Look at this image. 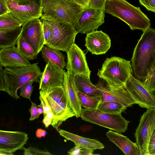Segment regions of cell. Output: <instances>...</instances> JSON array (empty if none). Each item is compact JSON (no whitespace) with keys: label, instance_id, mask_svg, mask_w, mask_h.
I'll return each mask as SVG.
<instances>
[{"label":"cell","instance_id":"1","mask_svg":"<svg viewBox=\"0 0 155 155\" xmlns=\"http://www.w3.org/2000/svg\"><path fill=\"white\" fill-rule=\"evenodd\" d=\"M155 57V29L143 32L134 48L131 64L136 78L144 82Z\"/></svg>","mask_w":155,"mask_h":155},{"label":"cell","instance_id":"29","mask_svg":"<svg viewBox=\"0 0 155 155\" xmlns=\"http://www.w3.org/2000/svg\"><path fill=\"white\" fill-rule=\"evenodd\" d=\"M22 24L11 15L7 13L0 15V29L21 26Z\"/></svg>","mask_w":155,"mask_h":155},{"label":"cell","instance_id":"11","mask_svg":"<svg viewBox=\"0 0 155 155\" xmlns=\"http://www.w3.org/2000/svg\"><path fill=\"white\" fill-rule=\"evenodd\" d=\"M125 87L140 107L147 109L155 108V95L144 82L131 75L125 84Z\"/></svg>","mask_w":155,"mask_h":155},{"label":"cell","instance_id":"8","mask_svg":"<svg viewBox=\"0 0 155 155\" xmlns=\"http://www.w3.org/2000/svg\"><path fill=\"white\" fill-rule=\"evenodd\" d=\"M10 11L8 13L18 20L22 25L26 22L41 18L42 5L30 0H5Z\"/></svg>","mask_w":155,"mask_h":155},{"label":"cell","instance_id":"27","mask_svg":"<svg viewBox=\"0 0 155 155\" xmlns=\"http://www.w3.org/2000/svg\"><path fill=\"white\" fill-rule=\"evenodd\" d=\"M127 107L120 103L114 101L102 102L97 109L106 113H121L125 111Z\"/></svg>","mask_w":155,"mask_h":155},{"label":"cell","instance_id":"44","mask_svg":"<svg viewBox=\"0 0 155 155\" xmlns=\"http://www.w3.org/2000/svg\"><path fill=\"white\" fill-rule=\"evenodd\" d=\"M52 119L49 118L45 116L44 117L42 120V123L44 125L45 127H48L51 124Z\"/></svg>","mask_w":155,"mask_h":155},{"label":"cell","instance_id":"25","mask_svg":"<svg viewBox=\"0 0 155 155\" xmlns=\"http://www.w3.org/2000/svg\"><path fill=\"white\" fill-rule=\"evenodd\" d=\"M41 52L42 57L46 63L49 62L62 69L66 67L65 57L60 51L46 45L44 46Z\"/></svg>","mask_w":155,"mask_h":155},{"label":"cell","instance_id":"19","mask_svg":"<svg viewBox=\"0 0 155 155\" xmlns=\"http://www.w3.org/2000/svg\"><path fill=\"white\" fill-rule=\"evenodd\" d=\"M31 64L16 47L0 49V65L2 67L21 68Z\"/></svg>","mask_w":155,"mask_h":155},{"label":"cell","instance_id":"45","mask_svg":"<svg viewBox=\"0 0 155 155\" xmlns=\"http://www.w3.org/2000/svg\"><path fill=\"white\" fill-rule=\"evenodd\" d=\"M155 73V57H154L153 63L150 67L149 72L148 73V77L151 75Z\"/></svg>","mask_w":155,"mask_h":155},{"label":"cell","instance_id":"43","mask_svg":"<svg viewBox=\"0 0 155 155\" xmlns=\"http://www.w3.org/2000/svg\"><path fill=\"white\" fill-rule=\"evenodd\" d=\"M2 67L0 65V91H3L4 88V81Z\"/></svg>","mask_w":155,"mask_h":155},{"label":"cell","instance_id":"17","mask_svg":"<svg viewBox=\"0 0 155 155\" xmlns=\"http://www.w3.org/2000/svg\"><path fill=\"white\" fill-rule=\"evenodd\" d=\"M39 94L44 97L51 108L54 116L51 125L57 130L63 122L75 116L68 102L57 103L42 91L40 90Z\"/></svg>","mask_w":155,"mask_h":155},{"label":"cell","instance_id":"41","mask_svg":"<svg viewBox=\"0 0 155 155\" xmlns=\"http://www.w3.org/2000/svg\"><path fill=\"white\" fill-rule=\"evenodd\" d=\"M47 134L46 130L41 128L38 129L35 133L36 136L39 139H41L42 137H45Z\"/></svg>","mask_w":155,"mask_h":155},{"label":"cell","instance_id":"40","mask_svg":"<svg viewBox=\"0 0 155 155\" xmlns=\"http://www.w3.org/2000/svg\"><path fill=\"white\" fill-rule=\"evenodd\" d=\"M10 11L6 5L5 0H0V15L9 12Z\"/></svg>","mask_w":155,"mask_h":155},{"label":"cell","instance_id":"47","mask_svg":"<svg viewBox=\"0 0 155 155\" xmlns=\"http://www.w3.org/2000/svg\"><path fill=\"white\" fill-rule=\"evenodd\" d=\"M33 1L36 3H38L42 5V0H30Z\"/></svg>","mask_w":155,"mask_h":155},{"label":"cell","instance_id":"13","mask_svg":"<svg viewBox=\"0 0 155 155\" xmlns=\"http://www.w3.org/2000/svg\"><path fill=\"white\" fill-rule=\"evenodd\" d=\"M21 36L33 48L37 55L41 51L45 44L42 21L36 18L22 24Z\"/></svg>","mask_w":155,"mask_h":155},{"label":"cell","instance_id":"9","mask_svg":"<svg viewBox=\"0 0 155 155\" xmlns=\"http://www.w3.org/2000/svg\"><path fill=\"white\" fill-rule=\"evenodd\" d=\"M155 127V108L147 109L141 116L134 136L141 155H149L148 146L153 131Z\"/></svg>","mask_w":155,"mask_h":155},{"label":"cell","instance_id":"42","mask_svg":"<svg viewBox=\"0 0 155 155\" xmlns=\"http://www.w3.org/2000/svg\"><path fill=\"white\" fill-rule=\"evenodd\" d=\"M76 3L80 5L83 9L87 8L90 0H73Z\"/></svg>","mask_w":155,"mask_h":155},{"label":"cell","instance_id":"28","mask_svg":"<svg viewBox=\"0 0 155 155\" xmlns=\"http://www.w3.org/2000/svg\"><path fill=\"white\" fill-rule=\"evenodd\" d=\"M17 48L19 52L29 60H33L37 58L32 47L21 36L17 43Z\"/></svg>","mask_w":155,"mask_h":155},{"label":"cell","instance_id":"31","mask_svg":"<svg viewBox=\"0 0 155 155\" xmlns=\"http://www.w3.org/2000/svg\"><path fill=\"white\" fill-rule=\"evenodd\" d=\"M34 82L33 81H30L22 86L19 89L20 96L31 101L30 97L33 90L32 84Z\"/></svg>","mask_w":155,"mask_h":155},{"label":"cell","instance_id":"2","mask_svg":"<svg viewBox=\"0 0 155 155\" xmlns=\"http://www.w3.org/2000/svg\"><path fill=\"white\" fill-rule=\"evenodd\" d=\"M104 12L125 22L132 30L139 29L143 32L151 25L150 20L140 7L126 0H106Z\"/></svg>","mask_w":155,"mask_h":155},{"label":"cell","instance_id":"4","mask_svg":"<svg viewBox=\"0 0 155 155\" xmlns=\"http://www.w3.org/2000/svg\"><path fill=\"white\" fill-rule=\"evenodd\" d=\"M133 72L130 61L114 56L106 59L97 75L107 86L118 88L125 86Z\"/></svg>","mask_w":155,"mask_h":155},{"label":"cell","instance_id":"20","mask_svg":"<svg viewBox=\"0 0 155 155\" xmlns=\"http://www.w3.org/2000/svg\"><path fill=\"white\" fill-rule=\"evenodd\" d=\"M63 85L70 107L76 117H80L82 107L78 96V90L75 84L74 75L65 71Z\"/></svg>","mask_w":155,"mask_h":155},{"label":"cell","instance_id":"38","mask_svg":"<svg viewBox=\"0 0 155 155\" xmlns=\"http://www.w3.org/2000/svg\"><path fill=\"white\" fill-rule=\"evenodd\" d=\"M39 98L41 101V103L38 106L40 107L43 108L44 110L43 116L44 117H45L48 113L51 111V108L43 96L40 94Z\"/></svg>","mask_w":155,"mask_h":155},{"label":"cell","instance_id":"18","mask_svg":"<svg viewBox=\"0 0 155 155\" xmlns=\"http://www.w3.org/2000/svg\"><path fill=\"white\" fill-rule=\"evenodd\" d=\"M85 45L92 54H104L111 47V39L102 31H94L87 34Z\"/></svg>","mask_w":155,"mask_h":155},{"label":"cell","instance_id":"6","mask_svg":"<svg viewBox=\"0 0 155 155\" xmlns=\"http://www.w3.org/2000/svg\"><path fill=\"white\" fill-rule=\"evenodd\" d=\"M80 117L82 120L121 134L127 129L130 121L121 113L112 114L100 111L97 109H85L82 108Z\"/></svg>","mask_w":155,"mask_h":155},{"label":"cell","instance_id":"36","mask_svg":"<svg viewBox=\"0 0 155 155\" xmlns=\"http://www.w3.org/2000/svg\"><path fill=\"white\" fill-rule=\"evenodd\" d=\"M140 4L148 11L155 12V0H139Z\"/></svg>","mask_w":155,"mask_h":155},{"label":"cell","instance_id":"32","mask_svg":"<svg viewBox=\"0 0 155 155\" xmlns=\"http://www.w3.org/2000/svg\"><path fill=\"white\" fill-rule=\"evenodd\" d=\"M23 154L25 155H51L53 154L47 149L42 150L39 148L30 146L26 148L24 147L22 149Z\"/></svg>","mask_w":155,"mask_h":155},{"label":"cell","instance_id":"48","mask_svg":"<svg viewBox=\"0 0 155 155\" xmlns=\"http://www.w3.org/2000/svg\"><path fill=\"white\" fill-rule=\"evenodd\" d=\"M153 93L155 95V91H153Z\"/></svg>","mask_w":155,"mask_h":155},{"label":"cell","instance_id":"39","mask_svg":"<svg viewBox=\"0 0 155 155\" xmlns=\"http://www.w3.org/2000/svg\"><path fill=\"white\" fill-rule=\"evenodd\" d=\"M144 83L153 91H155V73L148 77Z\"/></svg>","mask_w":155,"mask_h":155},{"label":"cell","instance_id":"24","mask_svg":"<svg viewBox=\"0 0 155 155\" xmlns=\"http://www.w3.org/2000/svg\"><path fill=\"white\" fill-rule=\"evenodd\" d=\"M22 29V26L0 29V49L15 47Z\"/></svg>","mask_w":155,"mask_h":155},{"label":"cell","instance_id":"7","mask_svg":"<svg viewBox=\"0 0 155 155\" xmlns=\"http://www.w3.org/2000/svg\"><path fill=\"white\" fill-rule=\"evenodd\" d=\"M44 14L73 23L83 9L73 0H42Z\"/></svg>","mask_w":155,"mask_h":155},{"label":"cell","instance_id":"14","mask_svg":"<svg viewBox=\"0 0 155 155\" xmlns=\"http://www.w3.org/2000/svg\"><path fill=\"white\" fill-rule=\"evenodd\" d=\"M66 52L67 63L66 68L67 73L74 75H83L90 78L91 71L84 51L74 43Z\"/></svg>","mask_w":155,"mask_h":155},{"label":"cell","instance_id":"15","mask_svg":"<svg viewBox=\"0 0 155 155\" xmlns=\"http://www.w3.org/2000/svg\"><path fill=\"white\" fill-rule=\"evenodd\" d=\"M96 85L101 91L102 102L114 101L120 103L127 107L136 104L125 86L111 88L106 84L100 82Z\"/></svg>","mask_w":155,"mask_h":155},{"label":"cell","instance_id":"16","mask_svg":"<svg viewBox=\"0 0 155 155\" xmlns=\"http://www.w3.org/2000/svg\"><path fill=\"white\" fill-rule=\"evenodd\" d=\"M65 72L49 62L46 63L40 78L39 90L44 91L63 85Z\"/></svg>","mask_w":155,"mask_h":155},{"label":"cell","instance_id":"26","mask_svg":"<svg viewBox=\"0 0 155 155\" xmlns=\"http://www.w3.org/2000/svg\"><path fill=\"white\" fill-rule=\"evenodd\" d=\"M78 96L81 107L85 109H97L101 103V97H95L85 94L79 91Z\"/></svg>","mask_w":155,"mask_h":155},{"label":"cell","instance_id":"21","mask_svg":"<svg viewBox=\"0 0 155 155\" xmlns=\"http://www.w3.org/2000/svg\"><path fill=\"white\" fill-rule=\"evenodd\" d=\"M109 140L117 147L126 155H141L140 149L137 143L130 140L121 134L110 130L106 133Z\"/></svg>","mask_w":155,"mask_h":155},{"label":"cell","instance_id":"46","mask_svg":"<svg viewBox=\"0 0 155 155\" xmlns=\"http://www.w3.org/2000/svg\"><path fill=\"white\" fill-rule=\"evenodd\" d=\"M38 111L39 113L40 114H43L44 110L42 107H38Z\"/></svg>","mask_w":155,"mask_h":155},{"label":"cell","instance_id":"34","mask_svg":"<svg viewBox=\"0 0 155 155\" xmlns=\"http://www.w3.org/2000/svg\"><path fill=\"white\" fill-rule=\"evenodd\" d=\"M106 0H90L87 7L104 10Z\"/></svg>","mask_w":155,"mask_h":155},{"label":"cell","instance_id":"5","mask_svg":"<svg viewBox=\"0 0 155 155\" xmlns=\"http://www.w3.org/2000/svg\"><path fill=\"white\" fill-rule=\"evenodd\" d=\"M41 19L46 21L51 26L52 35L46 44L51 48L66 51L74 43L78 33L72 23L43 14Z\"/></svg>","mask_w":155,"mask_h":155},{"label":"cell","instance_id":"33","mask_svg":"<svg viewBox=\"0 0 155 155\" xmlns=\"http://www.w3.org/2000/svg\"><path fill=\"white\" fill-rule=\"evenodd\" d=\"M42 21L43 33L45 40V44L46 45L50 41L52 35L51 28L49 24L43 19H41Z\"/></svg>","mask_w":155,"mask_h":155},{"label":"cell","instance_id":"23","mask_svg":"<svg viewBox=\"0 0 155 155\" xmlns=\"http://www.w3.org/2000/svg\"><path fill=\"white\" fill-rule=\"evenodd\" d=\"M74 76L75 84L79 91L90 96L101 97L100 90L96 85L92 83L90 78L83 75Z\"/></svg>","mask_w":155,"mask_h":155},{"label":"cell","instance_id":"30","mask_svg":"<svg viewBox=\"0 0 155 155\" xmlns=\"http://www.w3.org/2000/svg\"><path fill=\"white\" fill-rule=\"evenodd\" d=\"M94 150L89 149L83 147L75 145L68 152L69 155H94L99 154L94 153Z\"/></svg>","mask_w":155,"mask_h":155},{"label":"cell","instance_id":"10","mask_svg":"<svg viewBox=\"0 0 155 155\" xmlns=\"http://www.w3.org/2000/svg\"><path fill=\"white\" fill-rule=\"evenodd\" d=\"M104 10L87 7L77 15L73 24L78 33L87 34L104 23Z\"/></svg>","mask_w":155,"mask_h":155},{"label":"cell","instance_id":"3","mask_svg":"<svg viewBox=\"0 0 155 155\" xmlns=\"http://www.w3.org/2000/svg\"><path fill=\"white\" fill-rule=\"evenodd\" d=\"M42 72L38 62L23 68H5L3 70L4 81L3 90L13 98H20L18 94V89L30 81L40 82Z\"/></svg>","mask_w":155,"mask_h":155},{"label":"cell","instance_id":"35","mask_svg":"<svg viewBox=\"0 0 155 155\" xmlns=\"http://www.w3.org/2000/svg\"><path fill=\"white\" fill-rule=\"evenodd\" d=\"M31 106L29 110L30 113V117L29 119L30 121L34 120H35L38 118L40 115L38 111V106L35 103L31 101Z\"/></svg>","mask_w":155,"mask_h":155},{"label":"cell","instance_id":"22","mask_svg":"<svg viewBox=\"0 0 155 155\" xmlns=\"http://www.w3.org/2000/svg\"><path fill=\"white\" fill-rule=\"evenodd\" d=\"M57 131L65 140L73 142L75 145L94 150L104 148L103 144L96 140L83 137L63 130L58 129Z\"/></svg>","mask_w":155,"mask_h":155},{"label":"cell","instance_id":"37","mask_svg":"<svg viewBox=\"0 0 155 155\" xmlns=\"http://www.w3.org/2000/svg\"><path fill=\"white\" fill-rule=\"evenodd\" d=\"M149 155H155V127L153 131L148 146Z\"/></svg>","mask_w":155,"mask_h":155},{"label":"cell","instance_id":"12","mask_svg":"<svg viewBox=\"0 0 155 155\" xmlns=\"http://www.w3.org/2000/svg\"><path fill=\"white\" fill-rule=\"evenodd\" d=\"M29 139L28 134L23 131L0 130V154L13 155L22 150Z\"/></svg>","mask_w":155,"mask_h":155}]
</instances>
